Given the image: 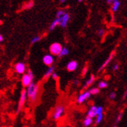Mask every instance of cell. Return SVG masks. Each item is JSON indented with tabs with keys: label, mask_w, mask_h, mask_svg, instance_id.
<instances>
[{
	"label": "cell",
	"mask_w": 127,
	"mask_h": 127,
	"mask_svg": "<svg viewBox=\"0 0 127 127\" xmlns=\"http://www.w3.org/2000/svg\"><path fill=\"white\" fill-rule=\"evenodd\" d=\"M27 95L29 97L30 100L33 102L37 98L38 92H39V85H35L34 83H32L27 87Z\"/></svg>",
	"instance_id": "1"
},
{
	"label": "cell",
	"mask_w": 127,
	"mask_h": 127,
	"mask_svg": "<svg viewBox=\"0 0 127 127\" xmlns=\"http://www.w3.org/2000/svg\"><path fill=\"white\" fill-rule=\"evenodd\" d=\"M61 44L59 43H52L50 47V55H54V56H59L61 50H62Z\"/></svg>",
	"instance_id": "2"
},
{
	"label": "cell",
	"mask_w": 127,
	"mask_h": 127,
	"mask_svg": "<svg viewBox=\"0 0 127 127\" xmlns=\"http://www.w3.org/2000/svg\"><path fill=\"white\" fill-rule=\"evenodd\" d=\"M27 97V95L26 89H23L20 94V101H19V104H18V112L21 111L23 108L25 102H26Z\"/></svg>",
	"instance_id": "3"
},
{
	"label": "cell",
	"mask_w": 127,
	"mask_h": 127,
	"mask_svg": "<svg viewBox=\"0 0 127 127\" xmlns=\"http://www.w3.org/2000/svg\"><path fill=\"white\" fill-rule=\"evenodd\" d=\"M64 113V105H58L56 108L54 113H53V119L54 120L59 119Z\"/></svg>",
	"instance_id": "4"
},
{
	"label": "cell",
	"mask_w": 127,
	"mask_h": 127,
	"mask_svg": "<svg viewBox=\"0 0 127 127\" xmlns=\"http://www.w3.org/2000/svg\"><path fill=\"white\" fill-rule=\"evenodd\" d=\"M59 19H60V24L59 25L61 27L64 28V27H66L67 22H68L69 19H70V15L67 13V12H65V13Z\"/></svg>",
	"instance_id": "5"
},
{
	"label": "cell",
	"mask_w": 127,
	"mask_h": 127,
	"mask_svg": "<svg viewBox=\"0 0 127 127\" xmlns=\"http://www.w3.org/2000/svg\"><path fill=\"white\" fill-rule=\"evenodd\" d=\"M43 62L44 63V64H46L47 66L50 67L54 63V58L52 55L50 54H46L43 58Z\"/></svg>",
	"instance_id": "6"
},
{
	"label": "cell",
	"mask_w": 127,
	"mask_h": 127,
	"mask_svg": "<svg viewBox=\"0 0 127 127\" xmlns=\"http://www.w3.org/2000/svg\"><path fill=\"white\" fill-rule=\"evenodd\" d=\"M15 71L18 74H23L26 71V65L22 62H19L15 65Z\"/></svg>",
	"instance_id": "7"
},
{
	"label": "cell",
	"mask_w": 127,
	"mask_h": 127,
	"mask_svg": "<svg viewBox=\"0 0 127 127\" xmlns=\"http://www.w3.org/2000/svg\"><path fill=\"white\" fill-rule=\"evenodd\" d=\"M90 96H91V95H90V93H89V92H88H88H84V93H82L81 95H79L78 98V99H77L78 103H79V104L83 103L86 99L89 98Z\"/></svg>",
	"instance_id": "8"
},
{
	"label": "cell",
	"mask_w": 127,
	"mask_h": 127,
	"mask_svg": "<svg viewBox=\"0 0 127 127\" xmlns=\"http://www.w3.org/2000/svg\"><path fill=\"white\" fill-rule=\"evenodd\" d=\"M77 67H78V62L75 61H70L67 65V69L70 72H72V71H75V70L77 69Z\"/></svg>",
	"instance_id": "9"
},
{
	"label": "cell",
	"mask_w": 127,
	"mask_h": 127,
	"mask_svg": "<svg viewBox=\"0 0 127 127\" xmlns=\"http://www.w3.org/2000/svg\"><path fill=\"white\" fill-rule=\"evenodd\" d=\"M32 81L33 80H32L27 74H23L22 78V85L23 87H28L32 83Z\"/></svg>",
	"instance_id": "10"
},
{
	"label": "cell",
	"mask_w": 127,
	"mask_h": 127,
	"mask_svg": "<svg viewBox=\"0 0 127 127\" xmlns=\"http://www.w3.org/2000/svg\"><path fill=\"white\" fill-rule=\"evenodd\" d=\"M115 54H116V50H113V51H112V53L109 55V58H107V60L103 63V64L102 65H101V67L99 68V71H102V70L108 65V64H109V62L111 61V60L112 59V58H113V57H114V55H115Z\"/></svg>",
	"instance_id": "11"
},
{
	"label": "cell",
	"mask_w": 127,
	"mask_h": 127,
	"mask_svg": "<svg viewBox=\"0 0 127 127\" xmlns=\"http://www.w3.org/2000/svg\"><path fill=\"white\" fill-rule=\"evenodd\" d=\"M96 109H97V107L92 105L91 107V109H89V111L88 112V117H89L91 119L94 118L95 116H96L97 113H96Z\"/></svg>",
	"instance_id": "12"
},
{
	"label": "cell",
	"mask_w": 127,
	"mask_h": 127,
	"mask_svg": "<svg viewBox=\"0 0 127 127\" xmlns=\"http://www.w3.org/2000/svg\"><path fill=\"white\" fill-rule=\"evenodd\" d=\"M54 67L53 66H50L48 68L47 72L45 73V74H44V78H50V76H51V74L54 73Z\"/></svg>",
	"instance_id": "13"
},
{
	"label": "cell",
	"mask_w": 127,
	"mask_h": 127,
	"mask_svg": "<svg viewBox=\"0 0 127 127\" xmlns=\"http://www.w3.org/2000/svg\"><path fill=\"white\" fill-rule=\"evenodd\" d=\"M33 5H34V2L33 1H30L29 2H27V3H25L23 5L22 10H23V9H31L32 7H33Z\"/></svg>",
	"instance_id": "14"
},
{
	"label": "cell",
	"mask_w": 127,
	"mask_h": 127,
	"mask_svg": "<svg viewBox=\"0 0 127 127\" xmlns=\"http://www.w3.org/2000/svg\"><path fill=\"white\" fill-rule=\"evenodd\" d=\"M59 24H60V19L59 18H56L55 20H54V21H53V23H51V25H50V30H53Z\"/></svg>",
	"instance_id": "15"
},
{
	"label": "cell",
	"mask_w": 127,
	"mask_h": 127,
	"mask_svg": "<svg viewBox=\"0 0 127 127\" xmlns=\"http://www.w3.org/2000/svg\"><path fill=\"white\" fill-rule=\"evenodd\" d=\"M94 81H95V76H94V75H92V76H91V78H89V80H88V81H87L85 85L84 86V88H85H85H87L88 87H89L92 83H94Z\"/></svg>",
	"instance_id": "16"
},
{
	"label": "cell",
	"mask_w": 127,
	"mask_h": 127,
	"mask_svg": "<svg viewBox=\"0 0 127 127\" xmlns=\"http://www.w3.org/2000/svg\"><path fill=\"white\" fill-rule=\"evenodd\" d=\"M120 5V2L119 1H114L113 2V5L112 6V10L113 12H116Z\"/></svg>",
	"instance_id": "17"
},
{
	"label": "cell",
	"mask_w": 127,
	"mask_h": 127,
	"mask_svg": "<svg viewBox=\"0 0 127 127\" xmlns=\"http://www.w3.org/2000/svg\"><path fill=\"white\" fill-rule=\"evenodd\" d=\"M92 123V119L89 117H86L84 120V126H89Z\"/></svg>",
	"instance_id": "18"
},
{
	"label": "cell",
	"mask_w": 127,
	"mask_h": 127,
	"mask_svg": "<svg viewBox=\"0 0 127 127\" xmlns=\"http://www.w3.org/2000/svg\"><path fill=\"white\" fill-rule=\"evenodd\" d=\"M69 54V50L66 47H63L62 50H61V51L59 54V57H63V56H66Z\"/></svg>",
	"instance_id": "19"
},
{
	"label": "cell",
	"mask_w": 127,
	"mask_h": 127,
	"mask_svg": "<svg viewBox=\"0 0 127 127\" xmlns=\"http://www.w3.org/2000/svg\"><path fill=\"white\" fill-rule=\"evenodd\" d=\"M90 93V95H97L99 93V89L98 88H94L92 89H91L90 91H88Z\"/></svg>",
	"instance_id": "20"
},
{
	"label": "cell",
	"mask_w": 127,
	"mask_h": 127,
	"mask_svg": "<svg viewBox=\"0 0 127 127\" xmlns=\"http://www.w3.org/2000/svg\"><path fill=\"white\" fill-rule=\"evenodd\" d=\"M98 87H99L100 88H107V87H108V83H107L106 81H100V82H99V84H98Z\"/></svg>",
	"instance_id": "21"
},
{
	"label": "cell",
	"mask_w": 127,
	"mask_h": 127,
	"mask_svg": "<svg viewBox=\"0 0 127 127\" xmlns=\"http://www.w3.org/2000/svg\"><path fill=\"white\" fill-rule=\"evenodd\" d=\"M65 11L64 10H58V12H57V18H61L64 14L65 13Z\"/></svg>",
	"instance_id": "22"
},
{
	"label": "cell",
	"mask_w": 127,
	"mask_h": 127,
	"mask_svg": "<svg viewBox=\"0 0 127 127\" xmlns=\"http://www.w3.org/2000/svg\"><path fill=\"white\" fill-rule=\"evenodd\" d=\"M102 118H103V114H101V115H98L97 119H96V124H99L101 120H102Z\"/></svg>",
	"instance_id": "23"
},
{
	"label": "cell",
	"mask_w": 127,
	"mask_h": 127,
	"mask_svg": "<svg viewBox=\"0 0 127 127\" xmlns=\"http://www.w3.org/2000/svg\"><path fill=\"white\" fill-rule=\"evenodd\" d=\"M40 37H39V36H35V37L33 38V39H32L31 43L33 44V43H36L38 41H40Z\"/></svg>",
	"instance_id": "24"
},
{
	"label": "cell",
	"mask_w": 127,
	"mask_h": 127,
	"mask_svg": "<svg viewBox=\"0 0 127 127\" xmlns=\"http://www.w3.org/2000/svg\"><path fill=\"white\" fill-rule=\"evenodd\" d=\"M28 76H29V77L32 79V80H33V72H32V71H31V70H29V71H28V72H27V74Z\"/></svg>",
	"instance_id": "25"
},
{
	"label": "cell",
	"mask_w": 127,
	"mask_h": 127,
	"mask_svg": "<svg viewBox=\"0 0 127 127\" xmlns=\"http://www.w3.org/2000/svg\"><path fill=\"white\" fill-rule=\"evenodd\" d=\"M104 33H105V30H104V29H100V30H98V36H101Z\"/></svg>",
	"instance_id": "26"
},
{
	"label": "cell",
	"mask_w": 127,
	"mask_h": 127,
	"mask_svg": "<svg viewBox=\"0 0 127 127\" xmlns=\"http://www.w3.org/2000/svg\"><path fill=\"white\" fill-rule=\"evenodd\" d=\"M123 112H120V113L119 114V116H118V117H117V119H116V122H117V123L119 122L120 120H121V119H122V117H123Z\"/></svg>",
	"instance_id": "27"
},
{
	"label": "cell",
	"mask_w": 127,
	"mask_h": 127,
	"mask_svg": "<svg viewBox=\"0 0 127 127\" xmlns=\"http://www.w3.org/2000/svg\"><path fill=\"white\" fill-rule=\"evenodd\" d=\"M50 77H52L54 80H57V79H58V74H57V73H53L52 74H51V76H50Z\"/></svg>",
	"instance_id": "28"
},
{
	"label": "cell",
	"mask_w": 127,
	"mask_h": 127,
	"mask_svg": "<svg viewBox=\"0 0 127 127\" xmlns=\"http://www.w3.org/2000/svg\"><path fill=\"white\" fill-rule=\"evenodd\" d=\"M116 94L115 92H112V93L110 94L109 98H110V99H114V98H116Z\"/></svg>",
	"instance_id": "29"
},
{
	"label": "cell",
	"mask_w": 127,
	"mask_h": 127,
	"mask_svg": "<svg viewBox=\"0 0 127 127\" xmlns=\"http://www.w3.org/2000/svg\"><path fill=\"white\" fill-rule=\"evenodd\" d=\"M87 71H88V67H85L83 69V71H82V75H85Z\"/></svg>",
	"instance_id": "30"
},
{
	"label": "cell",
	"mask_w": 127,
	"mask_h": 127,
	"mask_svg": "<svg viewBox=\"0 0 127 127\" xmlns=\"http://www.w3.org/2000/svg\"><path fill=\"white\" fill-rule=\"evenodd\" d=\"M113 69H114V71H117L119 69V64H115V66L113 67Z\"/></svg>",
	"instance_id": "31"
},
{
	"label": "cell",
	"mask_w": 127,
	"mask_h": 127,
	"mask_svg": "<svg viewBox=\"0 0 127 127\" xmlns=\"http://www.w3.org/2000/svg\"><path fill=\"white\" fill-rule=\"evenodd\" d=\"M2 41H3V36L1 33H0V42H2Z\"/></svg>",
	"instance_id": "32"
},
{
	"label": "cell",
	"mask_w": 127,
	"mask_h": 127,
	"mask_svg": "<svg viewBox=\"0 0 127 127\" xmlns=\"http://www.w3.org/2000/svg\"><path fill=\"white\" fill-rule=\"evenodd\" d=\"M78 81H74V84H78Z\"/></svg>",
	"instance_id": "33"
},
{
	"label": "cell",
	"mask_w": 127,
	"mask_h": 127,
	"mask_svg": "<svg viewBox=\"0 0 127 127\" xmlns=\"http://www.w3.org/2000/svg\"><path fill=\"white\" fill-rule=\"evenodd\" d=\"M126 92L125 93V95H124V96H123V98H126Z\"/></svg>",
	"instance_id": "34"
},
{
	"label": "cell",
	"mask_w": 127,
	"mask_h": 127,
	"mask_svg": "<svg viewBox=\"0 0 127 127\" xmlns=\"http://www.w3.org/2000/svg\"><path fill=\"white\" fill-rule=\"evenodd\" d=\"M108 3H112V1H110V0H109V1H108Z\"/></svg>",
	"instance_id": "35"
},
{
	"label": "cell",
	"mask_w": 127,
	"mask_h": 127,
	"mask_svg": "<svg viewBox=\"0 0 127 127\" xmlns=\"http://www.w3.org/2000/svg\"><path fill=\"white\" fill-rule=\"evenodd\" d=\"M2 21L0 20V25H2Z\"/></svg>",
	"instance_id": "36"
},
{
	"label": "cell",
	"mask_w": 127,
	"mask_h": 127,
	"mask_svg": "<svg viewBox=\"0 0 127 127\" xmlns=\"http://www.w3.org/2000/svg\"><path fill=\"white\" fill-rule=\"evenodd\" d=\"M114 127H117V126H114Z\"/></svg>",
	"instance_id": "37"
}]
</instances>
